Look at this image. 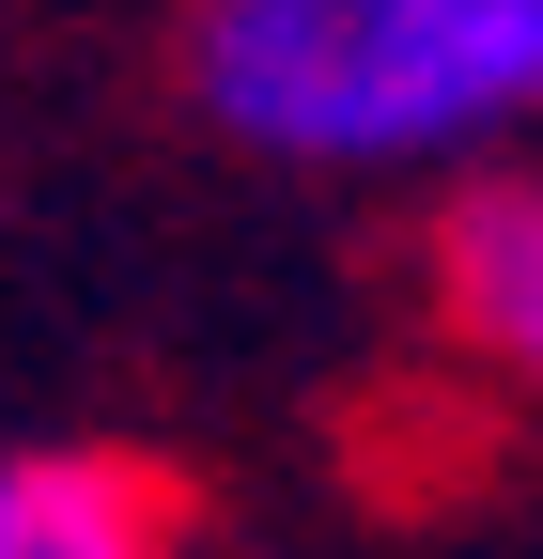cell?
<instances>
[{
	"mask_svg": "<svg viewBox=\"0 0 543 559\" xmlns=\"http://www.w3.org/2000/svg\"><path fill=\"white\" fill-rule=\"evenodd\" d=\"M171 481L141 451H0V559H171Z\"/></svg>",
	"mask_w": 543,
	"mask_h": 559,
	"instance_id": "cell-3",
	"label": "cell"
},
{
	"mask_svg": "<svg viewBox=\"0 0 543 559\" xmlns=\"http://www.w3.org/2000/svg\"><path fill=\"white\" fill-rule=\"evenodd\" d=\"M186 94L249 156L420 171L543 109V0H218Z\"/></svg>",
	"mask_w": 543,
	"mask_h": 559,
	"instance_id": "cell-1",
	"label": "cell"
},
{
	"mask_svg": "<svg viewBox=\"0 0 543 559\" xmlns=\"http://www.w3.org/2000/svg\"><path fill=\"white\" fill-rule=\"evenodd\" d=\"M420 280H435V326L466 358L543 404V187H466L420 249Z\"/></svg>",
	"mask_w": 543,
	"mask_h": 559,
	"instance_id": "cell-2",
	"label": "cell"
}]
</instances>
